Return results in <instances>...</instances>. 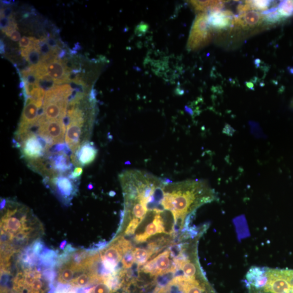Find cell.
I'll list each match as a JSON object with an SVG mask.
<instances>
[{
    "instance_id": "obj_8",
    "label": "cell",
    "mask_w": 293,
    "mask_h": 293,
    "mask_svg": "<svg viewBox=\"0 0 293 293\" xmlns=\"http://www.w3.org/2000/svg\"><path fill=\"white\" fill-rule=\"evenodd\" d=\"M47 73L54 80L57 85L69 83V77L71 71L62 60L51 59L45 62Z\"/></svg>"
},
{
    "instance_id": "obj_11",
    "label": "cell",
    "mask_w": 293,
    "mask_h": 293,
    "mask_svg": "<svg viewBox=\"0 0 293 293\" xmlns=\"http://www.w3.org/2000/svg\"><path fill=\"white\" fill-rule=\"evenodd\" d=\"M51 168L59 174H70L73 172V163L68 155L63 152L49 154L47 156Z\"/></svg>"
},
{
    "instance_id": "obj_31",
    "label": "cell",
    "mask_w": 293,
    "mask_h": 293,
    "mask_svg": "<svg viewBox=\"0 0 293 293\" xmlns=\"http://www.w3.org/2000/svg\"><path fill=\"white\" fill-rule=\"evenodd\" d=\"M5 52V45L3 42H1V53L4 54Z\"/></svg>"
},
{
    "instance_id": "obj_21",
    "label": "cell",
    "mask_w": 293,
    "mask_h": 293,
    "mask_svg": "<svg viewBox=\"0 0 293 293\" xmlns=\"http://www.w3.org/2000/svg\"><path fill=\"white\" fill-rule=\"evenodd\" d=\"M46 290V284L42 280V276L36 279L26 289L28 293H44Z\"/></svg>"
},
{
    "instance_id": "obj_13",
    "label": "cell",
    "mask_w": 293,
    "mask_h": 293,
    "mask_svg": "<svg viewBox=\"0 0 293 293\" xmlns=\"http://www.w3.org/2000/svg\"><path fill=\"white\" fill-rule=\"evenodd\" d=\"M162 233L167 234L165 232L163 219L160 213H155L152 222L147 225L144 233L136 236L135 241L138 243H143L149 237Z\"/></svg>"
},
{
    "instance_id": "obj_32",
    "label": "cell",
    "mask_w": 293,
    "mask_h": 293,
    "mask_svg": "<svg viewBox=\"0 0 293 293\" xmlns=\"http://www.w3.org/2000/svg\"><path fill=\"white\" fill-rule=\"evenodd\" d=\"M247 86L249 88L251 89L253 88V84L251 82H247Z\"/></svg>"
},
{
    "instance_id": "obj_2",
    "label": "cell",
    "mask_w": 293,
    "mask_h": 293,
    "mask_svg": "<svg viewBox=\"0 0 293 293\" xmlns=\"http://www.w3.org/2000/svg\"><path fill=\"white\" fill-rule=\"evenodd\" d=\"M66 125L62 120H48L43 115L39 118L36 127L38 136L44 139L51 148L53 145L64 143Z\"/></svg>"
},
{
    "instance_id": "obj_6",
    "label": "cell",
    "mask_w": 293,
    "mask_h": 293,
    "mask_svg": "<svg viewBox=\"0 0 293 293\" xmlns=\"http://www.w3.org/2000/svg\"><path fill=\"white\" fill-rule=\"evenodd\" d=\"M17 208L8 209L2 219L3 232L12 236L21 233H30L31 229L25 225L26 216L23 215L20 218L15 216Z\"/></svg>"
},
{
    "instance_id": "obj_22",
    "label": "cell",
    "mask_w": 293,
    "mask_h": 293,
    "mask_svg": "<svg viewBox=\"0 0 293 293\" xmlns=\"http://www.w3.org/2000/svg\"><path fill=\"white\" fill-rule=\"evenodd\" d=\"M56 85L53 79L49 75L38 78V86L46 91L53 89Z\"/></svg>"
},
{
    "instance_id": "obj_19",
    "label": "cell",
    "mask_w": 293,
    "mask_h": 293,
    "mask_svg": "<svg viewBox=\"0 0 293 293\" xmlns=\"http://www.w3.org/2000/svg\"><path fill=\"white\" fill-rule=\"evenodd\" d=\"M26 60L30 66L37 67L43 62L42 55L39 50L34 45L31 46V49Z\"/></svg>"
},
{
    "instance_id": "obj_4",
    "label": "cell",
    "mask_w": 293,
    "mask_h": 293,
    "mask_svg": "<svg viewBox=\"0 0 293 293\" xmlns=\"http://www.w3.org/2000/svg\"><path fill=\"white\" fill-rule=\"evenodd\" d=\"M76 181L64 174H59L52 178L45 177L44 179L45 184H50L60 199L67 202L70 201L76 192Z\"/></svg>"
},
{
    "instance_id": "obj_12",
    "label": "cell",
    "mask_w": 293,
    "mask_h": 293,
    "mask_svg": "<svg viewBox=\"0 0 293 293\" xmlns=\"http://www.w3.org/2000/svg\"><path fill=\"white\" fill-rule=\"evenodd\" d=\"M234 14L230 11L212 12L209 15V23L210 28L217 30H223L233 25Z\"/></svg>"
},
{
    "instance_id": "obj_7",
    "label": "cell",
    "mask_w": 293,
    "mask_h": 293,
    "mask_svg": "<svg viewBox=\"0 0 293 293\" xmlns=\"http://www.w3.org/2000/svg\"><path fill=\"white\" fill-rule=\"evenodd\" d=\"M41 108L38 106L37 101L28 98L25 101V106L23 108L20 118L17 133H21L30 131L35 126L40 118L39 117V110Z\"/></svg>"
},
{
    "instance_id": "obj_1",
    "label": "cell",
    "mask_w": 293,
    "mask_h": 293,
    "mask_svg": "<svg viewBox=\"0 0 293 293\" xmlns=\"http://www.w3.org/2000/svg\"><path fill=\"white\" fill-rule=\"evenodd\" d=\"M244 283L248 293H293V269L252 267Z\"/></svg>"
},
{
    "instance_id": "obj_23",
    "label": "cell",
    "mask_w": 293,
    "mask_h": 293,
    "mask_svg": "<svg viewBox=\"0 0 293 293\" xmlns=\"http://www.w3.org/2000/svg\"><path fill=\"white\" fill-rule=\"evenodd\" d=\"M272 2L271 1H246L245 3L249 6L251 11L265 12L268 10Z\"/></svg>"
},
{
    "instance_id": "obj_18",
    "label": "cell",
    "mask_w": 293,
    "mask_h": 293,
    "mask_svg": "<svg viewBox=\"0 0 293 293\" xmlns=\"http://www.w3.org/2000/svg\"><path fill=\"white\" fill-rule=\"evenodd\" d=\"M264 15V19L269 24H274L284 19L278 11V7H273L269 11L262 13Z\"/></svg>"
},
{
    "instance_id": "obj_5",
    "label": "cell",
    "mask_w": 293,
    "mask_h": 293,
    "mask_svg": "<svg viewBox=\"0 0 293 293\" xmlns=\"http://www.w3.org/2000/svg\"><path fill=\"white\" fill-rule=\"evenodd\" d=\"M170 252L166 250L153 259L150 261L142 268V271L152 276H159L169 273H175L177 269L171 265L170 258Z\"/></svg>"
},
{
    "instance_id": "obj_27",
    "label": "cell",
    "mask_w": 293,
    "mask_h": 293,
    "mask_svg": "<svg viewBox=\"0 0 293 293\" xmlns=\"http://www.w3.org/2000/svg\"><path fill=\"white\" fill-rule=\"evenodd\" d=\"M1 17L7 18H13V12L12 8L10 6H7L3 10H1Z\"/></svg>"
},
{
    "instance_id": "obj_15",
    "label": "cell",
    "mask_w": 293,
    "mask_h": 293,
    "mask_svg": "<svg viewBox=\"0 0 293 293\" xmlns=\"http://www.w3.org/2000/svg\"><path fill=\"white\" fill-rule=\"evenodd\" d=\"M198 11L212 12L221 11L224 7V1H191L190 2Z\"/></svg>"
},
{
    "instance_id": "obj_30",
    "label": "cell",
    "mask_w": 293,
    "mask_h": 293,
    "mask_svg": "<svg viewBox=\"0 0 293 293\" xmlns=\"http://www.w3.org/2000/svg\"><path fill=\"white\" fill-rule=\"evenodd\" d=\"M9 37H10L11 40L14 42H17L21 40V35L17 30H14L12 34H11Z\"/></svg>"
},
{
    "instance_id": "obj_24",
    "label": "cell",
    "mask_w": 293,
    "mask_h": 293,
    "mask_svg": "<svg viewBox=\"0 0 293 293\" xmlns=\"http://www.w3.org/2000/svg\"><path fill=\"white\" fill-rule=\"evenodd\" d=\"M113 291L104 279L98 282L96 286L91 288L87 293H112Z\"/></svg>"
},
{
    "instance_id": "obj_10",
    "label": "cell",
    "mask_w": 293,
    "mask_h": 293,
    "mask_svg": "<svg viewBox=\"0 0 293 293\" xmlns=\"http://www.w3.org/2000/svg\"><path fill=\"white\" fill-rule=\"evenodd\" d=\"M76 157L77 167H85L93 162L98 154V149L93 142H85L74 153Z\"/></svg>"
},
{
    "instance_id": "obj_20",
    "label": "cell",
    "mask_w": 293,
    "mask_h": 293,
    "mask_svg": "<svg viewBox=\"0 0 293 293\" xmlns=\"http://www.w3.org/2000/svg\"><path fill=\"white\" fill-rule=\"evenodd\" d=\"M278 11L285 19L293 16V1H281L278 6Z\"/></svg>"
},
{
    "instance_id": "obj_33",
    "label": "cell",
    "mask_w": 293,
    "mask_h": 293,
    "mask_svg": "<svg viewBox=\"0 0 293 293\" xmlns=\"http://www.w3.org/2000/svg\"><path fill=\"white\" fill-rule=\"evenodd\" d=\"M289 71L291 74H293V68H291Z\"/></svg>"
},
{
    "instance_id": "obj_28",
    "label": "cell",
    "mask_w": 293,
    "mask_h": 293,
    "mask_svg": "<svg viewBox=\"0 0 293 293\" xmlns=\"http://www.w3.org/2000/svg\"><path fill=\"white\" fill-rule=\"evenodd\" d=\"M83 173V169L81 167H77L74 171L71 172L69 177L73 180H77L80 178Z\"/></svg>"
},
{
    "instance_id": "obj_14",
    "label": "cell",
    "mask_w": 293,
    "mask_h": 293,
    "mask_svg": "<svg viewBox=\"0 0 293 293\" xmlns=\"http://www.w3.org/2000/svg\"><path fill=\"white\" fill-rule=\"evenodd\" d=\"M123 255L124 253L116 242L101 252L102 260H106L117 265L122 259Z\"/></svg>"
},
{
    "instance_id": "obj_9",
    "label": "cell",
    "mask_w": 293,
    "mask_h": 293,
    "mask_svg": "<svg viewBox=\"0 0 293 293\" xmlns=\"http://www.w3.org/2000/svg\"><path fill=\"white\" fill-rule=\"evenodd\" d=\"M265 21L263 13L255 11H249L234 17L233 25L247 29L253 28L262 24Z\"/></svg>"
},
{
    "instance_id": "obj_26",
    "label": "cell",
    "mask_w": 293,
    "mask_h": 293,
    "mask_svg": "<svg viewBox=\"0 0 293 293\" xmlns=\"http://www.w3.org/2000/svg\"><path fill=\"white\" fill-rule=\"evenodd\" d=\"M134 262L133 252L129 251L126 253L122 259V264L124 269H129L132 267Z\"/></svg>"
},
{
    "instance_id": "obj_17",
    "label": "cell",
    "mask_w": 293,
    "mask_h": 293,
    "mask_svg": "<svg viewBox=\"0 0 293 293\" xmlns=\"http://www.w3.org/2000/svg\"><path fill=\"white\" fill-rule=\"evenodd\" d=\"M132 252L134 262L139 266L145 265L148 259L153 254V252L149 249L139 248L135 249Z\"/></svg>"
},
{
    "instance_id": "obj_25",
    "label": "cell",
    "mask_w": 293,
    "mask_h": 293,
    "mask_svg": "<svg viewBox=\"0 0 293 293\" xmlns=\"http://www.w3.org/2000/svg\"><path fill=\"white\" fill-rule=\"evenodd\" d=\"M141 222L142 221L139 219L133 218L130 221L127 228H126L125 234L128 235L134 234Z\"/></svg>"
},
{
    "instance_id": "obj_29",
    "label": "cell",
    "mask_w": 293,
    "mask_h": 293,
    "mask_svg": "<svg viewBox=\"0 0 293 293\" xmlns=\"http://www.w3.org/2000/svg\"><path fill=\"white\" fill-rule=\"evenodd\" d=\"M11 18H7L5 17H1V23H0V26H1L2 30L3 31L9 27L11 24Z\"/></svg>"
},
{
    "instance_id": "obj_3",
    "label": "cell",
    "mask_w": 293,
    "mask_h": 293,
    "mask_svg": "<svg viewBox=\"0 0 293 293\" xmlns=\"http://www.w3.org/2000/svg\"><path fill=\"white\" fill-rule=\"evenodd\" d=\"M209 15L201 13L198 15L191 32H190L187 48L189 50H196L207 45L211 38Z\"/></svg>"
},
{
    "instance_id": "obj_16",
    "label": "cell",
    "mask_w": 293,
    "mask_h": 293,
    "mask_svg": "<svg viewBox=\"0 0 293 293\" xmlns=\"http://www.w3.org/2000/svg\"><path fill=\"white\" fill-rule=\"evenodd\" d=\"M78 272L75 266L71 263L63 266L58 273V281L62 284H68L75 279V273Z\"/></svg>"
}]
</instances>
